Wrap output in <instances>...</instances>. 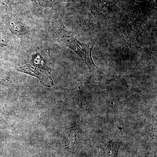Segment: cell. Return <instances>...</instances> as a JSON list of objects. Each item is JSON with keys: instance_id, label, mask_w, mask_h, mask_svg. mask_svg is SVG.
Here are the masks:
<instances>
[{"instance_id": "6da1fadb", "label": "cell", "mask_w": 157, "mask_h": 157, "mask_svg": "<svg viewBox=\"0 0 157 157\" xmlns=\"http://www.w3.org/2000/svg\"><path fill=\"white\" fill-rule=\"evenodd\" d=\"M55 36L63 45L71 48L78 55L87 66L90 72L98 67L93 61L92 55L94 45H86L79 42L74 33L68 30L63 23H60L56 30Z\"/></svg>"}, {"instance_id": "7a4b0ae2", "label": "cell", "mask_w": 157, "mask_h": 157, "mask_svg": "<svg viewBox=\"0 0 157 157\" xmlns=\"http://www.w3.org/2000/svg\"><path fill=\"white\" fill-rule=\"evenodd\" d=\"M40 53L32 57V59L22 65L19 70L38 77L41 83L48 87L54 85L53 80L49 76L50 68L48 66L47 61Z\"/></svg>"}]
</instances>
